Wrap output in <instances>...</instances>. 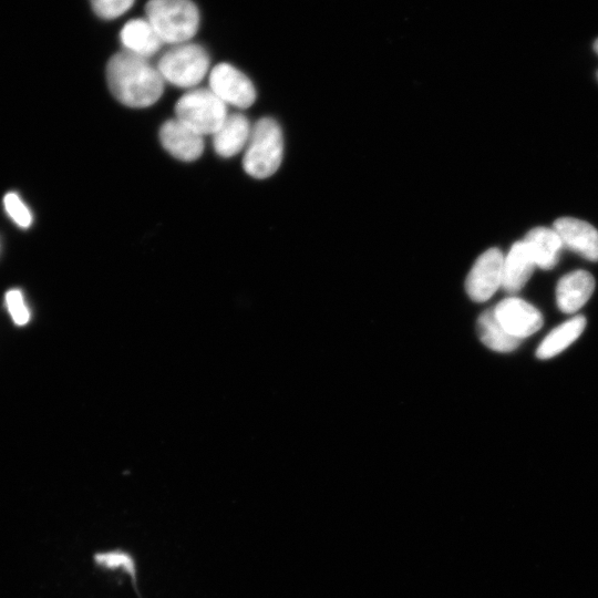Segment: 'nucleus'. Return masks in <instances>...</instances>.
Wrapping results in <instances>:
<instances>
[{"instance_id":"1","label":"nucleus","mask_w":598,"mask_h":598,"mask_svg":"<svg viewBox=\"0 0 598 598\" xmlns=\"http://www.w3.org/2000/svg\"><path fill=\"white\" fill-rule=\"evenodd\" d=\"M106 81L112 95L122 104L143 109L156 103L164 91V79L147 59L121 51L106 65Z\"/></svg>"},{"instance_id":"2","label":"nucleus","mask_w":598,"mask_h":598,"mask_svg":"<svg viewBox=\"0 0 598 598\" xmlns=\"http://www.w3.org/2000/svg\"><path fill=\"white\" fill-rule=\"evenodd\" d=\"M145 12L163 43L188 42L198 30L199 12L190 0H150Z\"/></svg>"},{"instance_id":"3","label":"nucleus","mask_w":598,"mask_h":598,"mask_svg":"<svg viewBox=\"0 0 598 598\" xmlns=\"http://www.w3.org/2000/svg\"><path fill=\"white\" fill-rule=\"evenodd\" d=\"M283 154V136L279 124L271 117L258 120L251 127L245 147L243 167L258 179L267 178L279 168Z\"/></svg>"},{"instance_id":"4","label":"nucleus","mask_w":598,"mask_h":598,"mask_svg":"<svg viewBox=\"0 0 598 598\" xmlns=\"http://www.w3.org/2000/svg\"><path fill=\"white\" fill-rule=\"evenodd\" d=\"M165 82L178 87H193L207 74L209 56L196 43H181L167 50L157 63Z\"/></svg>"},{"instance_id":"5","label":"nucleus","mask_w":598,"mask_h":598,"mask_svg":"<svg viewBox=\"0 0 598 598\" xmlns=\"http://www.w3.org/2000/svg\"><path fill=\"white\" fill-rule=\"evenodd\" d=\"M175 115L205 136L213 135L220 127L228 112L227 105L209 89H194L178 99Z\"/></svg>"},{"instance_id":"6","label":"nucleus","mask_w":598,"mask_h":598,"mask_svg":"<svg viewBox=\"0 0 598 598\" xmlns=\"http://www.w3.org/2000/svg\"><path fill=\"white\" fill-rule=\"evenodd\" d=\"M208 89L226 105L238 109H247L256 100V90L249 78L228 63H219L213 68Z\"/></svg>"},{"instance_id":"7","label":"nucleus","mask_w":598,"mask_h":598,"mask_svg":"<svg viewBox=\"0 0 598 598\" xmlns=\"http://www.w3.org/2000/svg\"><path fill=\"white\" fill-rule=\"evenodd\" d=\"M504 255L489 248L474 262L465 281L466 292L476 302L488 300L502 287Z\"/></svg>"},{"instance_id":"8","label":"nucleus","mask_w":598,"mask_h":598,"mask_svg":"<svg viewBox=\"0 0 598 598\" xmlns=\"http://www.w3.org/2000/svg\"><path fill=\"white\" fill-rule=\"evenodd\" d=\"M493 310L505 331L520 340L543 326L542 313L533 305L516 297L503 299Z\"/></svg>"},{"instance_id":"9","label":"nucleus","mask_w":598,"mask_h":598,"mask_svg":"<svg viewBox=\"0 0 598 598\" xmlns=\"http://www.w3.org/2000/svg\"><path fill=\"white\" fill-rule=\"evenodd\" d=\"M158 136L164 150L179 161H196L204 152V136L176 117L164 122Z\"/></svg>"},{"instance_id":"10","label":"nucleus","mask_w":598,"mask_h":598,"mask_svg":"<svg viewBox=\"0 0 598 598\" xmlns=\"http://www.w3.org/2000/svg\"><path fill=\"white\" fill-rule=\"evenodd\" d=\"M553 228L564 247L587 260L598 261V230L592 225L574 217H560Z\"/></svg>"},{"instance_id":"11","label":"nucleus","mask_w":598,"mask_h":598,"mask_svg":"<svg viewBox=\"0 0 598 598\" xmlns=\"http://www.w3.org/2000/svg\"><path fill=\"white\" fill-rule=\"evenodd\" d=\"M595 279L586 270H575L561 277L556 287V301L560 311L574 313L591 297Z\"/></svg>"},{"instance_id":"12","label":"nucleus","mask_w":598,"mask_h":598,"mask_svg":"<svg viewBox=\"0 0 598 598\" xmlns=\"http://www.w3.org/2000/svg\"><path fill=\"white\" fill-rule=\"evenodd\" d=\"M536 267L532 250L523 239L511 247L504 256L502 288L511 293L520 290Z\"/></svg>"},{"instance_id":"13","label":"nucleus","mask_w":598,"mask_h":598,"mask_svg":"<svg viewBox=\"0 0 598 598\" xmlns=\"http://www.w3.org/2000/svg\"><path fill=\"white\" fill-rule=\"evenodd\" d=\"M251 126L241 113L228 114L220 127L213 134L215 152L225 158L233 157L245 150Z\"/></svg>"},{"instance_id":"14","label":"nucleus","mask_w":598,"mask_h":598,"mask_svg":"<svg viewBox=\"0 0 598 598\" xmlns=\"http://www.w3.org/2000/svg\"><path fill=\"white\" fill-rule=\"evenodd\" d=\"M120 39L125 51L145 59L154 55L163 44L146 18L127 21L121 30Z\"/></svg>"},{"instance_id":"15","label":"nucleus","mask_w":598,"mask_h":598,"mask_svg":"<svg viewBox=\"0 0 598 598\" xmlns=\"http://www.w3.org/2000/svg\"><path fill=\"white\" fill-rule=\"evenodd\" d=\"M524 240L532 250L536 267L549 270L556 266L564 246L554 228L535 227L526 234Z\"/></svg>"},{"instance_id":"16","label":"nucleus","mask_w":598,"mask_h":598,"mask_svg":"<svg viewBox=\"0 0 598 598\" xmlns=\"http://www.w3.org/2000/svg\"><path fill=\"white\" fill-rule=\"evenodd\" d=\"M586 319L576 316L551 330L536 350L539 359H549L569 347L584 331Z\"/></svg>"},{"instance_id":"17","label":"nucleus","mask_w":598,"mask_h":598,"mask_svg":"<svg viewBox=\"0 0 598 598\" xmlns=\"http://www.w3.org/2000/svg\"><path fill=\"white\" fill-rule=\"evenodd\" d=\"M476 331L480 340L489 349L498 352H509L515 350L522 342L513 337L501 326L495 317L494 310L484 311L477 319Z\"/></svg>"},{"instance_id":"18","label":"nucleus","mask_w":598,"mask_h":598,"mask_svg":"<svg viewBox=\"0 0 598 598\" xmlns=\"http://www.w3.org/2000/svg\"><path fill=\"white\" fill-rule=\"evenodd\" d=\"M93 561L103 571H117L127 576L136 595L142 598L138 591L137 563L133 554L123 548H112L94 553Z\"/></svg>"},{"instance_id":"19","label":"nucleus","mask_w":598,"mask_h":598,"mask_svg":"<svg viewBox=\"0 0 598 598\" xmlns=\"http://www.w3.org/2000/svg\"><path fill=\"white\" fill-rule=\"evenodd\" d=\"M4 208L11 219L20 227H28L32 223V214L16 193H8L3 199Z\"/></svg>"},{"instance_id":"20","label":"nucleus","mask_w":598,"mask_h":598,"mask_svg":"<svg viewBox=\"0 0 598 598\" xmlns=\"http://www.w3.org/2000/svg\"><path fill=\"white\" fill-rule=\"evenodd\" d=\"M135 0H90L92 9L102 19L111 20L125 13Z\"/></svg>"},{"instance_id":"21","label":"nucleus","mask_w":598,"mask_h":598,"mask_svg":"<svg viewBox=\"0 0 598 598\" xmlns=\"http://www.w3.org/2000/svg\"><path fill=\"white\" fill-rule=\"evenodd\" d=\"M6 302L8 310L17 324L23 326L29 321L30 311L20 290L12 289L8 291L6 295Z\"/></svg>"},{"instance_id":"22","label":"nucleus","mask_w":598,"mask_h":598,"mask_svg":"<svg viewBox=\"0 0 598 598\" xmlns=\"http://www.w3.org/2000/svg\"><path fill=\"white\" fill-rule=\"evenodd\" d=\"M594 49H595L596 53L598 54V39L594 43Z\"/></svg>"},{"instance_id":"23","label":"nucleus","mask_w":598,"mask_h":598,"mask_svg":"<svg viewBox=\"0 0 598 598\" xmlns=\"http://www.w3.org/2000/svg\"><path fill=\"white\" fill-rule=\"evenodd\" d=\"M597 78H598V73H597Z\"/></svg>"}]
</instances>
